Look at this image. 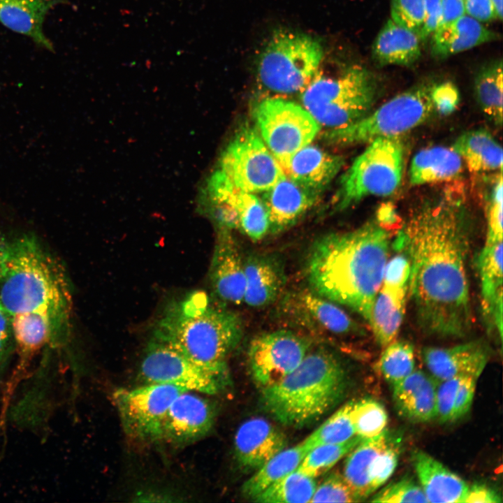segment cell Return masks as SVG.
Wrapping results in <instances>:
<instances>
[{
	"mask_svg": "<svg viewBox=\"0 0 503 503\" xmlns=\"http://www.w3.org/2000/svg\"><path fill=\"white\" fill-rule=\"evenodd\" d=\"M370 501L398 503L428 502L421 486L407 476L387 484L375 493Z\"/></svg>",
	"mask_w": 503,
	"mask_h": 503,
	"instance_id": "cell-41",
	"label": "cell"
},
{
	"mask_svg": "<svg viewBox=\"0 0 503 503\" xmlns=\"http://www.w3.org/2000/svg\"><path fill=\"white\" fill-rule=\"evenodd\" d=\"M483 315L488 329L502 340V240L487 241L477 258Z\"/></svg>",
	"mask_w": 503,
	"mask_h": 503,
	"instance_id": "cell-21",
	"label": "cell"
},
{
	"mask_svg": "<svg viewBox=\"0 0 503 503\" xmlns=\"http://www.w3.org/2000/svg\"><path fill=\"white\" fill-rule=\"evenodd\" d=\"M287 444L285 435L270 421L261 417L252 418L236 431L235 455L242 468L256 471Z\"/></svg>",
	"mask_w": 503,
	"mask_h": 503,
	"instance_id": "cell-19",
	"label": "cell"
},
{
	"mask_svg": "<svg viewBox=\"0 0 503 503\" xmlns=\"http://www.w3.org/2000/svg\"><path fill=\"white\" fill-rule=\"evenodd\" d=\"M432 87L420 85L403 92L358 120L330 129L325 138L336 145H352L379 138L400 137L425 122L435 111Z\"/></svg>",
	"mask_w": 503,
	"mask_h": 503,
	"instance_id": "cell-8",
	"label": "cell"
},
{
	"mask_svg": "<svg viewBox=\"0 0 503 503\" xmlns=\"http://www.w3.org/2000/svg\"><path fill=\"white\" fill-rule=\"evenodd\" d=\"M440 4L441 19L439 27L449 24L465 15L463 0H440Z\"/></svg>",
	"mask_w": 503,
	"mask_h": 503,
	"instance_id": "cell-54",
	"label": "cell"
},
{
	"mask_svg": "<svg viewBox=\"0 0 503 503\" xmlns=\"http://www.w3.org/2000/svg\"><path fill=\"white\" fill-rule=\"evenodd\" d=\"M502 171L498 172L486 196L487 241L502 240Z\"/></svg>",
	"mask_w": 503,
	"mask_h": 503,
	"instance_id": "cell-42",
	"label": "cell"
},
{
	"mask_svg": "<svg viewBox=\"0 0 503 503\" xmlns=\"http://www.w3.org/2000/svg\"><path fill=\"white\" fill-rule=\"evenodd\" d=\"M494 7L497 19L502 20L503 13V0H490Z\"/></svg>",
	"mask_w": 503,
	"mask_h": 503,
	"instance_id": "cell-56",
	"label": "cell"
},
{
	"mask_svg": "<svg viewBox=\"0 0 503 503\" xmlns=\"http://www.w3.org/2000/svg\"><path fill=\"white\" fill-rule=\"evenodd\" d=\"M311 345L308 337L287 329L256 336L247 351L253 379L262 388L275 384L300 365Z\"/></svg>",
	"mask_w": 503,
	"mask_h": 503,
	"instance_id": "cell-14",
	"label": "cell"
},
{
	"mask_svg": "<svg viewBox=\"0 0 503 503\" xmlns=\"http://www.w3.org/2000/svg\"><path fill=\"white\" fill-rule=\"evenodd\" d=\"M418 36L389 19L379 31L372 47V57L379 66H409L421 55Z\"/></svg>",
	"mask_w": 503,
	"mask_h": 503,
	"instance_id": "cell-28",
	"label": "cell"
},
{
	"mask_svg": "<svg viewBox=\"0 0 503 503\" xmlns=\"http://www.w3.org/2000/svg\"><path fill=\"white\" fill-rule=\"evenodd\" d=\"M377 93L374 77L367 69L351 66L335 75L319 70L301 90L303 107L330 129L347 126L369 113Z\"/></svg>",
	"mask_w": 503,
	"mask_h": 503,
	"instance_id": "cell-6",
	"label": "cell"
},
{
	"mask_svg": "<svg viewBox=\"0 0 503 503\" xmlns=\"http://www.w3.org/2000/svg\"><path fill=\"white\" fill-rule=\"evenodd\" d=\"M208 274L213 296L219 302L226 305L243 302L244 257L232 231L218 229Z\"/></svg>",
	"mask_w": 503,
	"mask_h": 503,
	"instance_id": "cell-17",
	"label": "cell"
},
{
	"mask_svg": "<svg viewBox=\"0 0 503 503\" xmlns=\"http://www.w3.org/2000/svg\"><path fill=\"white\" fill-rule=\"evenodd\" d=\"M396 252L398 253L386 263L381 285L394 289H408L411 272L410 261L404 249H397Z\"/></svg>",
	"mask_w": 503,
	"mask_h": 503,
	"instance_id": "cell-46",
	"label": "cell"
},
{
	"mask_svg": "<svg viewBox=\"0 0 503 503\" xmlns=\"http://www.w3.org/2000/svg\"><path fill=\"white\" fill-rule=\"evenodd\" d=\"M362 439L363 438L355 435L344 442L316 446L305 455L297 469L307 476L316 478L332 468Z\"/></svg>",
	"mask_w": 503,
	"mask_h": 503,
	"instance_id": "cell-39",
	"label": "cell"
},
{
	"mask_svg": "<svg viewBox=\"0 0 503 503\" xmlns=\"http://www.w3.org/2000/svg\"><path fill=\"white\" fill-rule=\"evenodd\" d=\"M307 453L301 442L285 448L257 469L244 483L242 494L253 500L270 485L296 470Z\"/></svg>",
	"mask_w": 503,
	"mask_h": 503,
	"instance_id": "cell-34",
	"label": "cell"
},
{
	"mask_svg": "<svg viewBox=\"0 0 503 503\" xmlns=\"http://www.w3.org/2000/svg\"><path fill=\"white\" fill-rule=\"evenodd\" d=\"M377 221L388 229V226L397 221V214L391 206H384L379 208L377 214Z\"/></svg>",
	"mask_w": 503,
	"mask_h": 503,
	"instance_id": "cell-55",
	"label": "cell"
},
{
	"mask_svg": "<svg viewBox=\"0 0 503 503\" xmlns=\"http://www.w3.org/2000/svg\"><path fill=\"white\" fill-rule=\"evenodd\" d=\"M462 377L457 376L437 383L436 389V419L441 423L453 421L456 392Z\"/></svg>",
	"mask_w": 503,
	"mask_h": 503,
	"instance_id": "cell-47",
	"label": "cell"
},
{
	"mask_svg": "<svg viewBox=\"0 0 503 503\" xmlns=\"http://www.w3.org/2000/svg\"><path fill=\"white\" fill-rule=\"evenodd\" d=\"M67 3L66 0H0V23L54 52L52 43L43 31V23L50 10Z\"/></svg>",
	"mask_w": 503,
	"mask_h": 503,
	"instance_id": "cell-25",
	"label": "cell"
},
{
	"mask_svg": "<svg viewBox=\"0 0 503 503\" xmlns=\"http://www.w3.org/2000/svg\"><path fill=\"white\" fill-rule=\"evenodd\" d=\"M391 237L376 220L314 241L305 266L309 288L368 321L388 261Z\"/></svg>",
	"mask_w": 503,
	"mask_h": 503,
	"instance_id": "cell-2",
	"label": "cell"
},
{
	"mask_svg": "<svg viewBox=\"0 0 503 503\" xmlns=\"http://www.w3.org/2000/svg\"><path fill=\"white\" fill-rule=\"evenodd\" d=\"M184 391H187L158 384L117 389L113 401L125 434L136 442H159L166 413Z\"/></svg>",
	"mask_w": 503,
	"mask_h": 503,
	"instance_id": "cell-13",
	"label": "cell"
},
{
	"mask_svg": "<svg viewBox=\"0 0 503 503\" xmlns=\"http://www.w3.org/2000/svg\"><path fill=\"white\" fill-rule=\"evenodd\" d=\"M501 495L492 488L482 483L468 486L463 503H501Z\"/></svg>",
	"mask_w": 503,
	"mask_h": 503,
	"instance_id": "cell-53",
	"label": "cell"
},
{
	"mask_svg": "<svg viewBox=\"0 0 503 503\" xmlns=\"http://www.w3.org/2000/svg\"><path fill=\"white\" fill-rule=\"evenodd\" d=\"M340 360L326 349L308 351L300 365L279 382L262 388L264 410L282 424L309 425L335 407L347 387Z\"/></svg>",
	"mask_w": 503,
	"mask_h": 503,
	"instance_id": "cell-5",
	"label": "cell"
},
{
	"mask_svg": "<svg viewBox=\"0 0 503 503\" xmlns=\"http://www.w3.org/2000/svg\"><path fill=\"white\" fill-rule=\"evenodd\" d=\"M437 381L422 370H414L393 386V401L398 413L415 423L436 419Z\"/></svg>",
	"mask_w": 503,
	"mask_h": 503,
	"instance_id": "cell-26",
	"label": "cell"
},
{
	"mask_svg": "<svg viewBox=\"0 0 503 503\" xmlns=\"http://www.w3.org/2000/svg\"><path fill=\"white\" fill-rule=\"evenodd\" d=\"M0 303L9 317L45 315L69 335V280L61 263L33 233L0 234Z\"/></svg>",
	"mask_w": 503,
	"mask_h": 503,
	"instance_id": "cell-3",
	"label": "cell"
},
{
	"mask_svg": "<svg viewBox=\"0 0 503 503\" xmlns=\"http://www.w3.org/2000/svg\"><path fill=\"white\" fill-rule=\"evenodd\" d=\"M353 403L351 400L342 406L301 442L307 453L316 446L344 442L356 435L351 419Z\"/></svg>",
	"mask_w": 503,
	"mask_h": 503,
	"instance_id": "cell-37",
	"label": "cell"
},
{
	"mask_svg": "<svg viewBox=\"0 0 503 503\" xmlns=\"http://www.w3.org/2000/svg\"><path fill=\"white\" fill-rule=\"evenodd\" d=\"M411 460L428 502L463 503L469 486L461 477L421 450Z\"/></svg>",
	"mask_w": 503,
	"mask_h": 503,
	"instance_id": "cell-24",
	"label": "cell"
},
{
	"mask_svg": "<svg viewBox=\"0 0 503 503\" xmlns=\"http://www.w3.org/2000/svg\"><path fill=\"white\" fill-rule=\"evenodd\" d=\"M431 97L435 111L444 115L452 112L459 102L458 90L449 82L433 85Z\"/></svg>",
	"mask_w": 503,
	"mask_h": 503,
	"instance_id": "cell-48",
	"label": "cell"
},
{
	"mask_svg": "<svg viewBox=\"0 0 503 503\" xmlns=\"http://www.w3.org/2000/svg\"><path fill=\"white\" fill-rule=\"evenodd\" d=\"M214 202H225L234 208L240 229L252 240H261L268 233L267 212L261 199L254 194L237 188L228 180L216 191Z\"/></svg>",
	"mask_w": 503,
	"mask_h": 503,
	"instance_id": "cell-31",
	"label": "cell"
},
{
	"mask_svg": "<svg viewBox=\"0 0 503 503\" xmlns=\"http://www.w3.org/2000/svg\"><path fill=\"white\" fill-rule=\"evenodd\" d=\"M316 196L286 176L264 191L261 201L268 217V233L276 235L291 228L312 206Z\"/></svg>",
	"mask_w": 503,
	"mask_h": 503,
	"instance_id": "cell-22",
	"label": "cell"
},
{
	"mask_svg": "<svg viewBox=\"0 0 503 503\" xmlns=\"http://www.w3.org/2000/svg\"><path fill=\"white\" fill-rule=\"evenodd\" d=\"M404 145L400 137L377 138L342 175L335 208L342 210L370 196H387L401 184Z\"/></svg>",
	"mask_w": 503,
	"mask_h": 503,
	"instance_id": "cell-9",
	"label": "cell"
},
{
	"mask_svg": "<svg viewBox=\"0 0 503 503\" xmlns=\"http://www.w3.org/2000/svg\"><path fill=\"white\" fill-rule=\"evenodd\" d=\"M462 169V159L452 147L425 148L411 160L409 182L414 186L448 182L457 177Z\"/></svg>",
	"mask_w": 503,
	"mask_h": 503,
	"instance_id": "cell-29",
	"label": "cell"
},
{
	"mask_svg": "<svg viewBox=\"0 0 503 503\" xmlns=\"http://www.w3.org/2000/svg\"><path fill=\"white\" fill-rule=\"evenodd\" d=\"M440 19V0H425L423 23L418 34L421 42L426 41L438 29Z\"/></svg>",
	"mask_w": 503,
	"mask_h": 503,
	"instance_id": "cell-51",
	"label": "cell"
},
{
	"mask_svg": "<svg viewBox=\"0 0 503 503\" xmlns=\"http://www.w3.org/2000/svg\"><path fill=\"white\" fill-rule=\"evenodd\" d=\"M471 224L463 197L446 191L416 208L393 242L409 258L408 289L425 335L460 338L472 329Z\"/></svg>",
	"mask_w": 503,
	"mask_h": 503,
	"instance_id": "cell-1",
	"label": "cell"
},
{
	"mask_svg": "<svg viewBox=\"0 0 503 503\" xmlns=\"http://www.w3.org/2000/svg\"><path fill=\"white\" fill-rule=\"evenodd\" d=\"M245 290L243 302L262 308L275 302L285 287L283 260L275 254L252 253L244 257Z\"/></svg>",
	"mask_w": 503,
	"mask_h": 503,
	"instance_id": "cell-20",
	"label": "cell"
},
{
	"mask_svg": "<svg viewBox=\"0 0 503 503\" xmlns=\"http://www.w3.org/2000/svg\"><path fill=\"white\" fill-rule=\"evenodd\" d=\"M377 368L393 386L407 377L415 368L413 345L404 340H394L384 347Z\"/></svg>",
	"mask_w": 503,
	"mask_h": 503,
	"instance_id": "cell-38",
	"label": "cell"
},
{
	"mask_svg": "<svg viewBox=\"0 0 503 503\" xmlns=\"http://www.w3.org/2000/svg\"><path fill=\"white\" fill-rule=\"evenodd\" d=\"M14 346L10 317L0 303V378L8 362Z\"/></svg>",
	"mask_w": 503,
	"mask_h": 503,
	"instance_id": "cell-50",
	"label": "cell"
},
{
	"mask_svg": "<svg viewBox=\"0 0 503 503\" xmlns=\"http://www.w3.org/2000/svg\"><path fill=\"white\" fill-rule=\"evenodd\" d=\"M452 147L464 160L471 172L502 171V146L486 130L465 132L457 138Z\"/></svg>",
	"mask_w": 503,
	"mask_h": 503,
	"instance_id": "cell-33",
	"label": "cell"
},
{
	"mask_svg": "<svg viewBox=\"0 0 503 503\" xmlns=\"http://www.w3.org/2000/svg\"><path fill=\"white\" fill-rule=\"evenodd\" d=\"M407 290L381 285L376 296L367 322L382 347L394 341L398 334L405 312Z\"/></svg>",
	"mask_w": 503,
	"mask_h": 503,
	"instance_id": "cell-30",
	"label": "cell"
},
{
	"mask_svg": "<svg viewBox=\"0 0 503 503\" xmlns=\"http://www.w3.org/2000/svg\"><path fill=\"white\" fill-rule=\"evenodd\" d=\"M421 353L431 376L439 382L457 376L479 378L490 358V349L485 340L477 339L449 347H425Z\"/></svg>",
	"mask_w": 503,
	"mask_h": 503,
	"instance_id": "cell-18",
	"label": "cell"
},
{
	"mask_svg": "<svg viewBox=\"0 0 503 503\" xmlns=\"http://www.w3.org/2000/svg\"><path fill=\"white\" fill-rule=\"evenodd\" d=\"M399 448L392 440L376 458L370 474V492L372 495L393 474L399 459Z\"/></svg>",
	"mask_w": 503,
	"mask_h": 503,
	"instance_id": "cell-45",
	"label": "cell"
},
{
	"mask_svg": "<svg viewBox=\"0 0 503 503\" xmlns=\"http://www.w3.org/2000/svg\"><path fill=\"white\" fill-rule=\"evenodd\" d=\"M497 38V33L465 14L435 31L432 34V53L436 57L444 58Z\"/></svg>",
	"mask_w": 503,
	"mask_h": 503,
	"instance_id": "cell-27",
	"label": "cell"
},
{
	"mask_svg": "<svg viewBox=\"0 0 503 503\" xmlns=\"http://www.w3.org/2000/svg\"><path fill=\"white\" fill-rule=\"evenodd\" d=\"M502 61L482 68L474 80L476 101L483 112L497 126L502 123Z\"/></svg>",
	"mask_w": 503,
	"mask_h": 503,
	"instance_id": "cell-35",
	"label": "cell"
},
{
	"mask_svg": "<svg viewBox=\"0 0 503 503\" xmlns=\"http://www.w3.org/2000/svg\"><path fill=\"white\" fill-rule=\"evenodd\" d=\"M385 430L379 435L363 439L349 453L344 467L343 476L358 502L367 498L370 492V474L378 455L391 442Z\"/></svg>",
	"mask_w": 503,
	"mask_h": 503,
	"instance_id": "cell-32",
	"label": "cell"
},
{
	"mask_svg": "<svg viewBox=\"0 0 503 503\" xmlns=\"http://www.w3.org/2000/svg\"><path fill=\"white\" fill-rule=\"evenodd\" d=\"M140 377L145 384L170 385L210 395L224 391L231 384L228 367L198 364L154 337L145 348Z\"/></svg>",
	"mask_w": 503,
	"mask_h": 503,
	"instance_id": "cell-10",
	"label": "cell"
},
{
	"mask_svg": "<svg viewBox=\"0 0 503 503\" xmlns=\"http://www.w3.org/2000/svg\"><path fill=\"white\" fill-rule=\"evenodd\" d=\"M220 170L237 188L264 192L286 177L276 158L255 129H242L220 158Z\"/></svg>",
	"mask_w": 503,
	"mask_h": 503,
	"instance_id": "cell-12",
	"label": "cell"
},
{
	"mask_svg": "<svg viewBox=\"0 0 503 503\" xmlns=\"http://www.w3.org/2000/svg\"><path fill=\"white\" fill-rule=\"evenodd\" d=\"M253 118L258 134L282 168L293 154L312 142L321 128L304 107L280 96L258 102Z\"/></svg>",
	"mask_w": 503,
	"mask_h": 503,
	"instance_id": "cell-11",
	"label": "cell"
},
{
	"mask_svg": "<svg viewBox=\"0 0 503 503\" xmlns=\"http://www.w3.org/2000/svg\"><path fill=\"white\" fill-rule=\"evenodd\" d=\"M358 502L343 475L333 473L316 486L309 502Z\"/></svg>",
	"mask_w": 503,
	"mask_h": 503,
	"instance_id": "cell-43",
	"label": "cell"
},
{
	"mask_svg": "<svg viewBox=\"0 0 503 503\" xmlns=\"http://www.w3.org/2000/svg\"><path fill=\"white\" fill-rule=\"evenodd\" d=\"M425 0H391V20L418 34L424 20Z\"/></svg>",
	"mask_w": 503,
	"mask_h": 503,
	"instance_id": "cell-44",
	"label": "cell"
},
{
	"mask_svg": "<svg viewBox=\"0 0 503 503\" xmlns=\"http://www.w3.org/2000/svg\"><path fill=\"white\" fill-rule=\"evenodd\" d=\"M242 335V321L237 313L213 302L205 293L194 291L166 307L152 337L198 364L227 368V358Z\"/></svg>",
	"mask_w": 503,
	"mask_h": 503,
	"instance_id": "cell-4",
	"label": "cell"
},
{
	"mask_svg": "<svg viewBox=\"0 0 503 503\" xmlns=\"http://www.w3.org/2000/svg\"><path fill=\"white\" fill-rule=\"evenodd\" d=\"M343 164L342 156L309 144L293 154L282 169L287 177L318 195L333 180Z\"/></svg>",
	"mask_w": 503,
	"mask_h": 503,
	"instance_id": "cell-23",
	"label": "cell"
},
{
	"mask_svg": "<svg viewBox=\"0 0 503 503\" xmlns=\"http://www.w3.org/2000/svg\"><path fill=\"white\" fill-rule=\"evenodd\" d=\"M351 419L356 435L367 439L375 437L386 430L388 414L381 403L367 398L353 401Z\"/></svg>",
	"mask_w": 503,
	"mask_h": 503,
	"instance_id": "cell-40",
	"label": "cell"
},
{
	"mask_svg": "<svg viewBox=\"0 0 503 503\" xmlns=\"http://www.w3.org/2000/svg\"><path fill=\"white\" fill-rule=\"evenodd\" d=\"M215 416L210 401L196 392L184 391L166 413L159 442L179 447L189 445L211 430Z\"/></svg>",
	"mask_w": 503,
	"mask_h": 503,
	"instance_id": "cell-15",
	"label": "cell"
},
{
	"mask_svg": "<svg viewBox=\"0 0 503 503\" xmlns=\"http://www.w3.org/2000/svg\"><path fill=\"white\" fill-rule=\"evenodd\" d=\"M465 14L480 22H488L497 19L490 0H463Z\"/></svg>",
	"mask_w": 503,
	"mask_h": 503,
	"instance_id": "cell-52",
	"label": "cell"
},
{
	"mask_svg": "<svg viewBox=\"0 0 503 503\" xmlns=\"http://www.w3.org/2000/svg\"><path fill=\"white\" fill-rule=\"evenodd\" d=\"M478 379L472 375H465L462 377L456 392L453 421L463 417L469 411Z\"/></svg>",
	"mask_w": 503,
	"mask_h": 503,
	"instance_id": "cell-49",
	"label": "cell"
},
{
	"mask_svg": "<svg viewBox=\"0 0 503 503\" xmlns=\"http://www.w3.org/2000/svg\"><path fill=\"white\" fill-rule=\"evenodd\" d=\"M316 486L315 478L296 469L270 485L253 501L261 503L309 502Z\"/></svg>",
	"mask_w": 503,
	"mask_h": 503,
	"instance_id": "cell-36",
	"label": "cell"
},
{
	"mask_svg": "<svg viewBox=\"0 0 503 503\" xmlns=\"http://www.w3.org/2000/svg\"><path fill=\"white\" fill-rule=\"evenodd\" d=\"M282 307L290 319L307 330L340 336L360 332L357 323L340 305L309 289L288 295Z\"/></svg>",
	"mask_w": 503,
	"mask_h": 503,
	"instance_id": "cell-16",
	"label": "cell"
},
{
	"mask_svg": "<svg viewBox=\"0 0 503 503\" xmlns=\"http://www.w3.org/2000/svg\"><path fill=\"white\" fill-rule=\"evenodd\" d=\"M323 56L321 43L312 36L277 30L258 57V78L265 88L276 94L300 92L319 70Z\"/></svg>",
	"mask_w": 503,
	"mask_h": 503,
	"instance_id": "cell-7",
	"label": "cell"
}]
</instances>
